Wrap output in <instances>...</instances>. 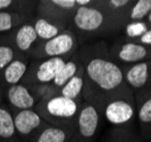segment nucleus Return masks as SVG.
<instances>
[{
	"label": "nucleus",
	"mask_w": 151,
	"mask_h": 142,
	"mask_svg": "<svg viewBox=\"0 0 151 142\" xmlns=\"http://www.w3.org/2000/svg\"><path fill=\"white\" fill-rule=\"evenodd\" d=\"M81 61L89 102L99 108L108 97L126 90L123 69L106 53L94 51L90 56L85 55Z\"/></svg>",
	"instance_id": "1"
},
{
	"label": "nucleus",
	"mask_w": 151,
	"mask_h": 142,
	"mask_svg": "<svg viewBox=\"0 0 151 142\" xmlns=\"http://www.w3.org/2000/svg\"><path fill=\"white\" fill-rule=\"evenodd\" d=\"M80 102L57 93H51L40 100L35 110L50 125L74 127L80 110Z\"/></svg>",
	"instance_id": "2"
},
{
	"label": "nucleus",
	"mask_w": 151,
	"mask_h": 142,
	"mask_svg": "<svg viewBox=\"0 0 151 142\" xmlns=\"http://www.w3.org/2000/svg\"><path fill=\"white\" fill-rule=\"evenodd\" d=\"M56 91L57 90L52 86L50 88L49 84L18 83L5 90L4 98L10 110L14 112L24 109H35L42 98L55 93Z\"/></svg>",
	"instance_id": "3"
},
{
	"label": "nucleus",
	"mask_w": 151,
	"mask_h": 142,
	"mask_svg": "<svg viewBox=\"0 0 151 142\" xmlns=\"http://www.w3.org/2000/svg\"><path fill=\"white\" fill-rule=\"evenodd\" d=\"M99 110L114 127H133L136 116L135 106L133 99L126 97L124 91L104 100Z\"/></svg>",
	"instance_id": "4"
},
{
	"label": "nucleus",
	"mask_w": 151,
	"mask_h": 142,
	"mask_svg": "<svg viewBox=\"0 0 151 142\" xmlns=\"http://www.w3.org/2000/svg\"><path fill=\"white\" fill-rule=\"evenodd\" d=\"M101 112L89 101L80 106L70 142H94L101 125Z\"/></svg>",
	"instance_id": "5"
},
{
	"label": "nucleus",
	"mask_w": 151,
	"mask_h": 142,
	"mask_svg": "<svg viewBox=\"0 0 151 142\" xmlns=\"http://www.w3.org/2000/svg\"><path fill=\"white\" fill-rule=\"evenodd\" d=\"M75 35L69 31H63L50 40L38 42L32 56L37 59H45L53 57L69 58L76 48Z\"/></svg>",
	"instance_id": "6"
},
{
	"label": "nucleus",
	"mask_w": 151,
	"mask_h": 142,
	"mask_svg": "<svg viewBox=\"0 0 151 142\" xmlns=\"http://www.w3.org/2000/svg\"><path fill=\"white\" fill-rule=\"evenodd\" d=\"M68 58L53 57L35 60L29 65L27 72L23 79L25 84H50L58 74Z\"/></svg>",
	"instance_id": "7"
},
{
	"label": "nucleus",
	"mask_w": 151,
	"mask_h": 142,
	"mask_svg": "<svg viewBox=\"0 0 151 142\" xmlns=\"http://www.w3.org/2000/svg\"><path fill=\"white\" fill-rule=\"evenodd\" d=\"M15 130L18 140L22 142H30L39 131L48 123L35 109H24L13 112Z\"/></svg>",
	"instance_id": "8"
},
{
	"label": "nucleus",
	"mask_w": 151,
	"mask_h": 142,
	"mask_svg": "<svg viewBox=\"0 0 151 142\" xmlns=\"http://www.w3.org/2000/svg\"><path fill=\"white\" fill-rule=\"evenodd\" d=\"M7 39L17 51L18 56L23 57H26L30 53L32 55V51L39 42L33 23L29 22L22 23L12 33L7 34Z\"/></svg>",
	"instance_id": "9"
},
{
	"label": "nucleus",
	"mask_w": 151,
	"mask_h": 142,
	"mask_svg": "<svg viewBox=\"0 0 151 142\" xmlns=\"http://www.w3.org/2000/svg\"><path fill=\"white\" fill-rule=\"evenodd\" d=\"M73 22L75 27L83 33H93L101 29L105 23V15L96 8L81 6L77 8Z\"/></svg>",
	"instance_id": "10"
},
{
	"label": "nucleus",
	"mask_w": 151,
	"mask_h": 142,
	"mask_svg": "<svg viewBox=\"0 0 151 142\" xmlns=\"http://www.w3.org/2000/svg\"><path fill=\"white\" fill-rule=\"evenodd\" d=\"M29 68V60L26 57L17 56L13 61H10L2 71H0V85L2 89L23 82V79Z\"/></svg>",
	"instance_id": "11"
},
{
	"label": "nucleus",
	"mask_w": 151,
	"mask_h": 142,
	"mask_svg": "<svg viewBox=\"0 0 151 142\" xmlns=\"http://www.w3.org/2000/svg\"><path fill=\"white\" fill-rule=\"evenodd\" d=\"M151 80V65L148 61L132 64L124 73V81L132 89L141 90L147 86Z\"/></svg>",
	"instance_id": "12"
},
{
	"label": "nucleus",
	"mask_w": 151,
	"mask_h": 142,
	"mask_svg": "<svg viewBox=\"0 0 151 142\" xmlns=\"http://www.w3.org/2000/svg\"><path fill=\"white\" fill-rule=\"evenodd\" d=\"M74 127L56 126L47 124L30 142H70Z\"/></svg>",
	"instance_id": "13"
},
{
	"label": "nucleus",
	"mask_w": 151,
	"mask_h": 142,
	"mask_svg": "<svg viewBox=\"0 0 151 142\" xmlns=\"http://www.w3.org/2000/svg\"><path fill=\"white\" fill-rule=\"evenodd\" d=\"M148 55V48L135 42H125L116 51L117 58L124 64H135L139 61H143Z\"/></svg>",
	"instance_id": "14"
},
{
	"label": "nucleus",
	"mask_w": 151,
	"mask_h": 142,
	"mask_svg": "<svg viewBox=\"0 0 151 142\" xmlns=\"http://www.w3.org/2000/svg\"><path fill=\"white\" fill-rule=\"evenodd\" d=\"M0 142H19L13 112L5 105H0Z\"/></svg>",
	"instance_id": "15"
},
{
	"label": "nucleus",
	"mask_w": 151,
	"mask_h": 142,
	"mask_svg": "<svg viewBox=\"0 0 151 142\" xmlns=\"http://www.w3.org/2000/svg\"><path fill=\"white\" fill-rule=\"evenodd\" d=\"M81 69H82L81 60L75 58V57H69L66 60L65 65L63 66V68L58 72V74L56 75V77L53 79V81L51 82L52 88H55L56 90L60 89L65 83H67Z\"/></svg>",
	"instance_id": "16"
},
{
	"label": "nucleus",
	"mask_w": 151,
	"mask_h": 142,
	"mask_svg": "<svg viewBox=\"0 0 151 142\" xmlns=\"http://www.w3.org/2000/svg\"><path fill=\"white\" fill-rule=\"evenodd\" d=\"M84 91V73L83 67L82 69L75 75L73 76L67 83H65L60 89L57 90V93L60 94L63 97L69 98L72 100H75L78 102L80 98L82 96Z\"/></svg>",
	"instance_id": "17"
},
{
	"label": "nucleus",
	"mask_w": 151,
	"mask_h": 142,
	"mask_svg": "<svg viewBox=\"0 0 151 142\" xmlns=\"http://www.w3.org/2000/svg\"><path fill=\"white\" fill-rule=\"evenodd\" d=\"M33 26H34V30L37 32L39 42L50 40L53 37L58 35L60 32H63L59 25H57L56 23L48 21L45 17L37 18L35 22L33 23Z\"/></svg>",
	"instance_id": "18"
},
{
	"label": "nucleus",
	"mask_w": 151,
	"mask_h": 142,
	"mask_svg": "<svg viewBox=\"0 0 151 142\" xmlns=\"http://www.w3.org/2000/svg\"><path fill=\"white\" fill-rule=\"evenodd\" d=\"M141 128V136L144 139H151V96L144 99L139 106L136 112Z\"/></svg>",
	"instance_id": "19"
},
{
	"label": "nucleus",
	"mask_w": 151,
	"mask_h": 142,
	"mask_svg": "<svg viewBox=\"0 0 151 142\" xmlns=\"http://www.w3.org/2000/svg\"><path fill=\"white\" fill-rule=\"evenodd\" d=\"M143 138L133 127H114L104 142H142Z\"/></svg>",
	"instance_id": "20"
},
{
	"label": "nucleus",
	"mask_w": 151,
	"mask_h": 142,
	"mask_svg": "<svg viewBox=\"0 0 151 142\" xmlns=\"http://www.w3.org/2000/svg\"><path fill=\"white\" fill-rule=\"evenodd\" d=\"M24 23V16L15 12H0V34L12 33Z\"/></svg>",
	"instance_id": "21"
},
{
	"label": "nucleus",
	"mask_w": 151,
	"mask_h": 142,
	"mask_svg": "<svg viewBox=\"0 0 151 142\" xmlns=\"http://www.w3.org/2000/svg\"><path fill=\"white\" fill-rule=\"evenodd\" d=\"M17 56H18L17 51L14 49V47L9 43L8 39L6 37V40L0 43V71H2L10 61L15 59Z\"/></svg>",
	"instance_id": "22"
},
{
	"label": "nucleus",
	"mask_w": 151,
	"mask_h": 142,
	"mask_svg": "<svg viewBox=\"0 0 151 142\" xmlns=\"http://www.w3.org/2000/svg\"><path fill=\"white\" fill-rule=\"evenodd\" d=\"M151 12V0H137L135 6L132 8L129 17L134 21H142Z\"/></svg>",
	"instance_id": "23"
},
{
	"label": "nucleus",
	"mask_w": 151,
	"mask_h": 142,
	"mask_svg": "<svg viewBox=\"0 0 151 142\" xmlns=\"http://www.w3.org/2000/svg\"><path fill=\"white\" fill-rule=\"evenodd\" d=\"M148 29V25L142 21H134L132 23H129L125 27V34L129 39H139L142 37Z\"/></svg>",
	"instance_id": "24"
},
{
	"label": "nucleus",
	"mask_w": 151,
	"mask_h": 142,
	"mask_svg": "<svg viewBox=\"0 0 151 142\" xmlns=\"http://www.w3.org/2000/svg\"><path fill=\"white\" fill-rule=\"evenodd\" d=\"M51 1L56 6L64 9H72L76 4V0H51Z\"/></svg>",
	"instance_id": "25"
},
{
	"label": "nucleus",
	"mask_w": 151,
	"mask_h": 142,
	"mask_svg": "<svg viewBox=\"0 0 151 142\" xmlns=\"http://www.w3.org/2000/svg\"><path fill=\"white\" fill-rule=\"evenodd\" d=\"M14 5L15 0H0V12H10Z\"/></svg>",
	"instance_id": "26"
},
{
	"label": "nucleus",
	"mask_w": 151,
	"mask_h": 142,
	"mask_svg": "<svg viewBox=\"0 0 151 142\" xmlns=\"http://www.w3.org/2000/svg\"><path fill=\"white\" fill-rule=\"evenodd\" d=\"M139 43L143 45H151V30H148L142 37H139Z\"/></svg>",
	"instance_id": "27"
},
{
	"label": "nucleus",
	"mask_w": 151,
	"mask_h": 142,
	"mask_svg": "<svg viewBox=\"0 0 151 142\" xmlns=\"http://www.w3.org/2000/svg\"><path fill=\"white\" fill-rule=\"evenodd\" d=\"M131 0H110V5L113 6V8L117 9V8H122L124 6H126Z\"/></svg>",
	"instance_id": "28"
},
{
	"label": "nucleus",
	"mask_w": 151,
	"mask_h": 142,
	"mask_svg": "<svg viewBox=\"0 0 151 142\" xmlns=\"http://www.w3.org/2000/svg\"><path fill=\"white\" fill-rule=\"evenodd\" d=\"M91 0H76V4L80 5V6H86Z\"/></svg>",
	"instance_id": "29"
},
{
	"label": "nucleus",
	"mask_w": 151,
	"mask_h": 142,
	"mask_svg": "<svg viewBox=\"0 0 151 142\" xmlns=\"http://www.w3.org/2000/svg\"><path fill=\"white\" fill-rule=\"evenodd\" d=\"M4 96H5V90L2 89V86L0 85V105H1V101H2Z\"/></svg>",
	"instance_id": "30"
},
{
	"label": "nucleus",
	"mask_w": 151,
	"mask_h": 142,
	"mask_svg": "<svg viewBox=\"0 0 151 142\" xmlns=\"http://www.w3.org/2000/svg\"><path fill=\"white\" fill-rule=\"evenodd\" d=\"M6 37H4V35H1V34H0V43H1V42H4V41L6 40Z\"/></svg>",
	"instance_id": "31"
},
{
	"label": "nucleus",
	"mask_w": 151,
	"mask_h": 142,
	"mask_svg": "<svg viewBox=\"0 0 151 142\" xmlns=\"http://www.w3.org/2000/svg\"><path fill=\"white\" fill-rule=\"evenodd\" d=\"M148 19H149V23L151 24V12L149 13V15H148Z\"/></svg>",
	"instance_id": "32"
},
{
	"label": "nucleus",
	"mask_w": 151,
	"mask_h": 142,
	"mask_svg": "<svg viewBox=\"0 0 151 142\" xmlns=\"http://www.w3.org/2000/svg\"><path fill=\"white\" fill-rule=\"evenodd\" d=\"M19 142H22V141H19Z\"/></svg>",
	"instance_id": "33"
}]
</instances>
